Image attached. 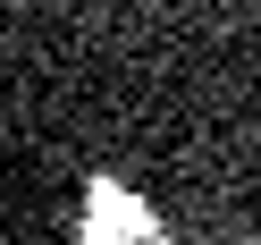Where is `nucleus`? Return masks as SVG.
Masks as SVG:
<instances>
[{
    "mask_svg": "<svg viewBox=\"0 0 261 245\" xmlns=\"http://www.w3.org/2000/svg\"><path fill=\"white\" fill-rule=\"evenodd\" d=\"M76 237H85V245H160V211L143 203V194H126L118 177H93Z\"/></svg>",
    "mask_w": 261,
    "mask_h": 245,
    "instance_id": "f257e3e1",
    "label": "nucleus"
}]
</instances>
